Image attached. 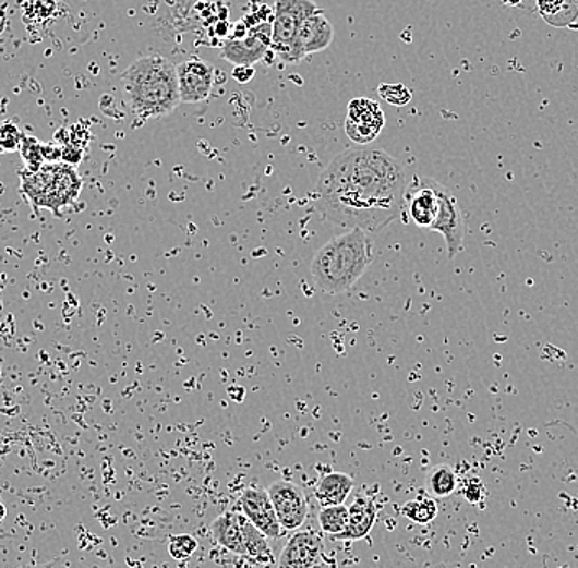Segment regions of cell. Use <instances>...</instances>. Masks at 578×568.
<instances>
[{
  "instance_id": "obj_1",
  "label": "cell",
  "mask_w": 578,
  "mask_h": 568,
  "mask_svg": "<svg viewBox=\"0 0 578 568\" xmlns=\"http://www.w3.org/2000/svg\"><path fill=\"white\" fill-rule=\"evenodd\" d=\"M408 188L405 168L382 148L337 155L316 184V209L344 229L382 232L399 219Z\"/></svg>"
},
{
  "instance_id": "obj_2",
  "label": "cell",
  "mask_w": 578,
  "mask_h": 568,
  "mask_svg": "<svg viewBox=\"0 0 578 568\" xmlns=\"http://www.w3.org/2000/svg\"><path fill=\"white\" fill-rule=\"evenodd\" d=\"M122 93L130 112L139 119L170 116L181 104L177 67L158 53L139 58L123 71Z\"/></svg>"
},
{
  "instance_id": "obj_3",
  "label": "cell",
  "mask_w": 578,
  "mask_h": 568,
  "mask_svg": "<svg viewBox=\"0 0 578 568\" xmlns=\"http://www.w3.org/2000/svg\"><path fill=\"white\" fill-rule=\"evenodd\" d=\"M373 240L362 229H350L321 246L311 263V275L321 293L337 297L356 287L372 265Z\"/></svg>"
},
{
  "instance_id": "obj_4",
  "label": "cell",
  "mask_w": 578,
  "mask_h": 568,
  "mask_svg": "<svg viewBox=\"0 0 578 568\" xmlns=\"http://www.w3.org/2000/svg\"><path fill=\"white\" fill-rule=\"evenodd\" d=\"M83 190V180L70 165L50 164L22 177V193L37 209L60 214L73 206Z\"/></svg>"
},
{
  "instance_id": "obj_5",
  "label": "cell",
  "mask_w": 578,
  "mask_h": 568,
  "mask_svg": "<svg viewBox=\"0 0 578 568\" xmlns=\"http://www.w3.org/2000/svg\"><path fill=\"white\" fill-rule=\"evenodd\" d=\"M320 11L314 0H275L272 50L279 60L286 61L304 22Z\"/></svg>"
},
{
  "instance_id": "obj_6",
  "label": "cell",
  "mask_w": 578,
  "mask_h": 568,
  "mask_svg": "<svg viewBox=\"0 0 578 568\" xmlns=\"http://www.w3.org/2000/svg\"><path fill=\"white\" fill-rule=\"evenodd\" d=\"M441 188L443 183L432 178L414 177L409 181L402 210L414 226L431 230L439 213Z\"/></svg>"
},
{
  "instance_id": "obj_7",
  "label": "cell",
  "mask_w": 578,
  "mask_h": 568,
  "mask_svg": "<svg viewBox=\"0 0 578 568\" xmlns=\"http://www.w3.org/2000/svg\"><path fill=\"white\" fill-rule=\"evenodd\" d=\"M385 126V113L375 100L357 97L347 106L346 133L359 145L372 144Z\"/></svg>"
},
{
  "instance_id": "obj_8",
  "label": "cell",
  "mask_w": 578,
  "mask_h": 568,
  "mask_svg": "<svg viewBox=\"0 0 578 568\" xmlns=\"http://www.w3.org/2000/svg\"><path fill=\"white\" fill-rule=\"evenodd\" d=\"M272 24L256 25L242 37L226 41L220 50V57L233 67H253L260 63L272 48Z\"/></svg>"
},
{
  "instance_id": "obj_9",
  "label": "cell",
  "mask_w": 578,
  "mask_h": 568,
  "mask_svg": "<svg viewBox=\"0 0 578 568\" xmlns=\"http://www.w3.org/2000/svg\"><path fill=\"white\" fill-rule=\"evenodd\" d=\"M266 492L275 506L281 528L286 531H298L306 521L308 512H310L303 488L294 485L293 482L279 480V482L272 483Z\"/></svg>"
},
{
  "instance_id": "obj_10",
  "label": "cell",
  "mask_w": 578,
  "mask_h": 568,
  "mask_svg": "<svg viewBox=\"0 0 578 568\" xmlns=\"http://www.w3.org/2000/svg\"><path fill=\"white\" fill-rule=\"evenodd\" d=\"M431 230L441 233L446 240L449 258H456L459 253L463 252V242H466V219H463L462 209L459 201L454 196L449 188H441L439 194V213L436 220L432 223Z\"/></svg>"
},
{
  "instance_id": "obj_11",
  "label": "cell",
  "mask_w": 578,
  "mask_h": 568,
  "mask_svg": "<svg viewBox=\"0 0 578 568\" xmlns=\"http://www.w3.org/2000/svg\"><path fill=\"white\" fill-rule=\"evenodd\" d=\"M178 89H180L181 104H200L209 99L213 93V67L200 58H190L177 67Z\"/></svg>"
},
{
  "instance_id": "obj_12",
  "label": "cell",
  "mask_w": 578,
  "mask_h": 568,
  "mask_svg": "<svg viewBox=\"0 0 578 568\" xmlns=\"http://www.w3.org/2000/svg\"><path fill=\"white\" fill-rule=\"evenodd\" d=\"M333 24H330L329 19L320 11L317 14L311 15V17L304 22L300 34H298L297 41H294L293 48L289 51L285 63H301V61L306 60L311 55L326 51L327 48L333 45Z\"/></svg>"
},
{
  "instance_id": "obj_13",
  "label": "cell",
  "mask_w": 578,
  "mask_h": 568,
  "mask_svg": "<svg viewBox=\"0 0 578 568\" xmlns=\"http://www.w3.org/2000/svg\"><path fill=\"white\" fill-rule=\"evenodd\" d=\"M323 557V539L314 531H298L286 542L278 568H317Z\"/></svg>"
},
{
  "instance_id": "obj_14",
  "label": "cell",
  "mask_w": 578,
  "mask_h": 568,
  "mask_svg": "<svg viewBox=\"0 0 578 568\" xmlns=\"http://www.w3.org/2000/svg\"><path fill=\"white\" fill-rule=\"evenodd\" d=\"M240 509L249 521H252L266 537L278 539L282 528L276 516L275 506L268 492L262 488H246L240 496Z\"/></svg>"
},
{
  "instance_id": "obj_15",
  "label": "cell",
  "mask_w": 578,
  "mask_h": 568,
  "mask_svg": "<svg viewBox=\"0 0 578 568\" xmlns=\"http://www.w3.org/2000/svg\"><path fill=\"white\" fill-rule=\"evenodd\" d=\"M378 516L375 499L372 496L360 495L349 506V525L339 541H362L372 532Z\"/></svg>"
},
{
  "instance_id": "obj_16",
  "label": "cell",
  "mask_w": 578,
  "mask_h": 568,
  "mask_svg": "<svg viewBox=\"0 0 578 568\" xmlns=\"http://www.w3.org/2000/svg\"><path fill=\"white\" fill-rule=\"evenodd\" d=\"M210 532H213V537L216 539L220 547L236 555H246L240 515L237 512H224V515L217 516L210 525Z\"/></svg>"
},
{
  "instance_id": "obj_17",
  "label": "cell",
  "mask_w": 578,
  "mask_h": 568,
  "mask_svg": "<svg viewBox=\"0 0 578 568\" xmlns=\"http://www.w3.org/2000/svg\"><path fill=\"white\" fill-rule=\"evenodd\" d=\"M353 490V479L347 473L333 472L324 475L316 486V499L321 508L344 505Z\"/></svg>"
},
{
  "instance_id": "obj_18",
  "label": "cell",
  "mask_w": 578,
  "mask_h": 568,
  "mask_svg": "<svg viewBox=\"0 0 578 568\" xmlns=\"http://www.w3.org/2000/svg\"><path fill=\"white\" fill-rule=\"evenodd\" d=\"M535 5L552 27H568L578 19V0H535Z\"/></svg>"
},
{
  "instance_id": "obj_19",
  "label": "cell",
  "mask_w": 578,
  "mask_h": 568,
  "mask_svg": "<svg viewBox=\"0 0 578 568\" xmlns=\"http://www.w3.org/2000/svg\"><path fill=\"white\" fill-rule=\"evenodd\" d=\"M459 486V476L456 470L447 463L434 466L425 475V490L432 498H447Z\"/></svg>"
},
{
  "instance_id": "obj_20",
  "label": "cell",
  "mask_w": 578,
  "mask_h": 568,
  "mask_svg": "<svg viewBox=\"0 0 578 568\" xmlns=\"http://www.w3.org/2000/svg\"><path fill=\"white\" fill-rule=\"evenodd\" d=\"M240 525H242L246 557L253 558L256 561L272 560L273 554L269 551L268 541H266L268 537L243 515H240Z\"/></svg>"
},
{
  "instance_id": "obj_21",
  "label": "cell",
  "mask_w": 578,
  "mask_h": 568,
  "mask_svg": "<svg viewBox=\"0 0 578 568\" xmlns=\"http://www.w3.org/2000/svg\"><path fill=\"white\" fill-rule=\"evenodd\" d=\"M317 521H320V528L324 534L337 539L347 531V525H349V506L337 505L321 508Z\"/></svg>"
},
{
  "instance_id": "obj_22",
  "label": "cell",
  "mask_w": 578,
  "mask_h": 568,
  "mask_svg": "<svg viewBox=\"0 0 578 568\" xmlns=\"http://www.w3.org/2000/svg\"><path fill=\"white\" fill-rule=\"evenodd\" d=\"M437 503L429 496H419V498L411 499L405 503L401 508V515L408 518L414 524H429L437 518Z\"/></svg>"
},
{
  "instance_id": "obj_23",
  "label": "cell",
  "mask_w": 578,
  "mask_h": 568,
  "mask_svg": "<svg viewBox=\"0 0 578 568\" xmlns=\"http://www.w3.org/2000/svg\"><path fill=\"white\" fill-rule=\"evenodd\" d=\"M378 94L383 100L392 104V106L402 107L408 106L412 99V93L405 86V84H380Z\"/></svg>"
},
{
  "instance_id": "obj_24",
  "label": "cell",
  "mask_w": 578,
  "mask_h": 568,
  "mask_svg": "<svg viewBox=\"0 0 578 568\" xmlns=\"http://www.w3.org/2000/svg\"><path fill=\"white\" fill-rule=\"evenodd\" d=\"M168 551H170V555L174 560H188V558L193 557V554H196V537L191 534L174 535V537H171Z\"/></svg>"
},
{
  "instance_id": "obj_25",
  "label": "cell",
  "mask_w": 578,
  "mask_h": 568,
  "mask_svg": "<svg viewBox=\"0 0 578 568\" xmlns=\"http://www.w3.org/2000/svg\"><path fill=\"white\" fill-rule=\"evenodd\" d=\"M233 80L239 81L240 84L249 83L255 76V70L252 67H236L232 73Z\"/></svg>"
},
{
  "instance_id": "obj_26",
  "label": "cell",
  "mask_w": 578,
  "mask_h": 568,
  "mask_svg": "<svg viewBox=\"0 0 578 568\" xmlns=\"http://www.w3.org/2000/svg\"><path fill=\"white\" fill-rule=\"evenodd\" d=\"M32 568H77V567H74V565H71L70 561L55 560V561H50V564H45V565H40V567H32Z\"/></svg>"
},
{
  "instance_id": "obj_27",
  "label": "cell",
  "mask_w": 578,
  "mask_h": 568,
  "mask_svg": "<svg viewBox=\"0 0 578 568\" xmlns=\"http://www.w3.org/2000/svg\"><path fill=\"white\" fill-rule=\"evenodd\" d=\"M506 8H519L522 4V0H499Z\"/></svg>"
},
{
  "instance_id": "obj_28",
  "label": "cell",
  "mask_w": 578,
  "mask_h": 568,
  "mask_svg": "<svg viewBox=\"0 0 578 568\" xmlns=\"http://www.w3.org/2000/svg\"><path fill=\"white\" fill-rule=\"evenodd\" d=\"M5 515H8V509H5V506L0 503V521L5 518Z\"/></svg>"
}]
</instances>
